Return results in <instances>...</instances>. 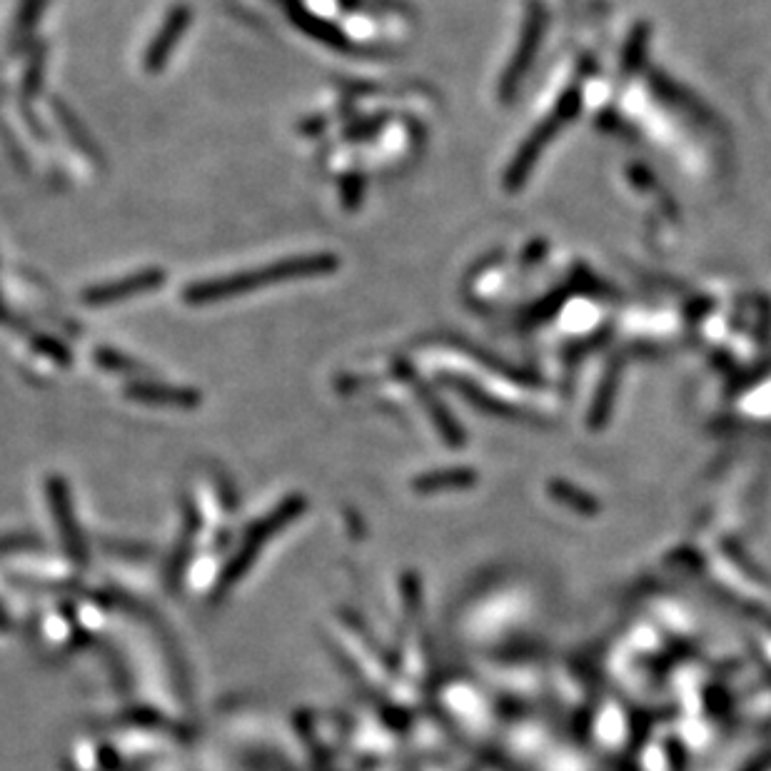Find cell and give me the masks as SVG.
I'll return each instance as SVG.
<instances>
[{
  "label": "cell",
  "mask_w": 771,
  "mask_h": 771,
  "mask_svg": "<svg viewBox=\"0 0 771 771\" xmlns=\"http://www.w3.org/2000/svg\"><path fill=\"white\" fill-rule=\"evenodd\" d=\"M340 267V257L332 253H310V255H292L287 260L270 262L265 267H253V270L233 272V275L218 277V280L193 282L185 287L183 300L188 305H213V302L233 300L243 292L260 290L267 285H280V282L307 280V277L330 275Z\"/></svg>",
  "instance_id": "obj_1"
},
{
  "label": "cell",
  "mask_w": 771,
  "mask_h": 771,
  "mask_svg": "<svg viewBox=\"0 0 771 771\" xmlns=\"http://www.w3.org/2000/svg\"><path fill=\"white\" fill-rule=\"evenodd\" d=\"M168 280V272L163 267H145V270L133 272V275L123 277V280L103 282V285H93L88 290H83L80 300L88 307H105L115 305V302L130 300L135 295H143V292H153L158 287L165 285Z\"/></svg>",
  "instance_id": "obj_2"
},
{
  "label": "cell",
  "mask_w": 771,
  "mask_h": 771,
  "mask_svg": "<svg viewBox=\"0 0 771 771\" xmlns=\"http://www.w3.org/2000/svg\"><path fill=\"white\" fill-rule=\"evenodd\" d=\"M190 20H193V10L188 5H175L168 13L165 23L160 25V30L155 33V38L150 40L148 50H145V70L148 73H158L165 68V63L173 55L175 45L183 40L185 30L190 28Z\"/></svg>",
  "instance_id": "obj_3"
},
{
  "label": "cell",
  "mask_w": 771,
  "mask_h": 771,
  "mask_svg": "<svg viewBox=\"0 0 771 771\" xmlns=\"http://www.w3.org/2000/svg\"><path fill=\"white\" fill-rule=\"evenodd\" d=\"M280 3H282V8H285L290 23L295 25L297 30H302L307 38L317 40V43L327 45V48H332V50H342V53H350V50H355L352 48L350 38H347V35L342 33V30L337 28L335 23H330V20L310 13V10H307L305 5L300 3V0H280Z\"/></svg>",
  "instance_id": "obj_4"
},
{
  "label": "cell",
  "mask_w": 771,
  "mask_h": 771,
  "mask_svg": "<svg viewBox=\"0 0 771 771\" xmlns=\"http://www.w3.org/2000/svg\"><path fill=\"white\" fill-rule=\"evenodd\" d=\"M125 395L135 402H143V405H160V407H198L200 405L198 390L163 385V382L135 380L125 387Z\"/></svg>",
  "instance_id": "obj_5"
},
{
  "label": "cell",
  "mask_w": 771,
  "mask_h": 771,
  "mask_svg": "<svg viewBox=\"0 0 771 771\" xmlns=\"http://www.w3.org/2000/svg\"><path fill=\"white\" fill-rule=\"evenodd\" d=\"M53 108H55V113H58V120H60V125H63V128H65V133L70 135V140H73V143L78 145V148L83 150V153L88 155L90 160H95V163H98V160H100V148H95V143H93V140H90L88 130H85L83 125H80V120L75 118L73 113H70L68 105L60 103V100H55Z\"/></svg>",
  "instance_id": "obj_6"
},
{
  "label": "cell",
  "mask_w": 771,
  "mask_h": 771,
  "mask_svg": "<svg viewBox=\"0 0 771 771\" xmlns=\"http://www.w3.org/2000/svg\"><path fill=\"white\" fill-rule=\"evenodd\" d=\"M95 362H98L103 370H110V372H120V375H135V372H145V367L140 365V362L130 360L128 355H123V352L113 350V347H98V350L93 352Z\"/></svg>",
  "instance_id": "obj_7"
},
{
  "label": "cell",
  "mask_w": 771,
  "mask_h": 771,
  "mask_svg": "<svg viewBox=\"0 0 771 771\" xmlns=\"http://www.w3.org/2000/svg\"><path fill=\"white\" fill-rule=\"evenodd\" d=\"M30 345H33L35 352H40V355L48 357V360H53L55 365H60V367H68L70 362H73V355H70L68 345H63L58 337L35 335L33 340H30Z\"/></svg>",
  "instance_id": "obj_8"
},
{
  "label": "cell",
  "mask_w": 771,
  "mask_h": 771,
  "mask_svg": "<svg viewBox=\"0 0 771 771\" xmlns=\"http://www.w3.org/2000/svg\"><path fill=\"white\" fill-rule=\"evenodd\" d=\"M340 193H342V205L345 210H357L362 205V195H365V178L362 173H347L340 180Z\"/></svg>",
  "instance_id": "obj_9"
},
{
  "label": "cell",
  "mask_w": 771,
  "mask_h": 771,
  "mask_svg": "<svg viewBox=\"0 0 771 771\" xmlns=\"http://www.w3.org/2000/svg\"><path fill=\"white\" fill-rule=\"evenodd\" d=\"M45 5H48V0H23L18 13V23H15L20 38H25V35L35 28V23H38L40 15H43Z\"/></svg>",
  "instance_id": "obj_10"
},
{
  "label": "cell",
  "mask_w": 771,
  "mask_h": 771,
  "mask_svg": "<svg viewBox=\"0 0 771 771\" xmlns=\"http://www.w3.org/2000/svg\"><path fill=\"white\" fill-rule=\"evenodd\" d=\"M43 68H45V48L40 45L38 53L33 55L28 68V78H25V95H35L43 88Z\"/></svg>",
  "instance_id": "obj_11"
},
{
  "label": "cell",
  "mask_w": 771,
  "mask_h": 771,
  "mask_svg": "<svg viewBox=\"0 0 771 771\" xmlns=\"http://www.w3.org/2000/svg\"><path fill=\"white\" fill-rule=\"evenodd\" d=\"M8 320V307L3 305V300H0V322Z\"/></svg>",
  "instance_id": "obj_12"
}]
</instances>
